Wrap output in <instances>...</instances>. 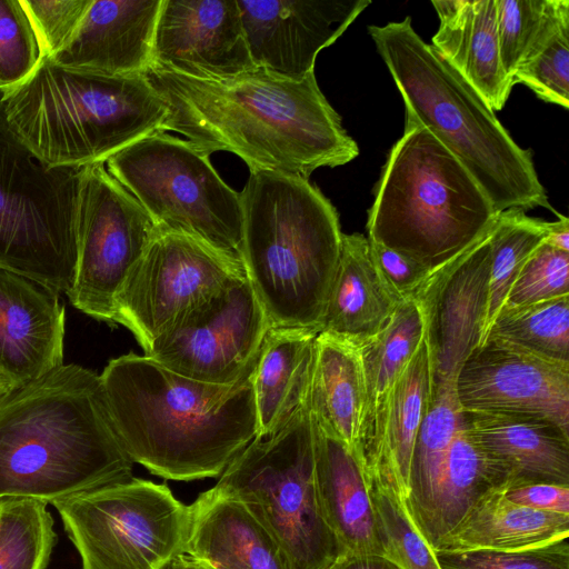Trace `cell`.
<instances>
[{
  "mask_svg": "<svg viewBox=\"0 0 569 569\" xmlns=\"http://www.w3.org/2000/svg\"><path fill=\"white\" fill-rule=\"evenodd\" d=\"M144 76L167 104L163 132L181 133L209 156L231 152L250 172L309 179L319 168L343 166L359 154L315 72L296 80L256 67L204 80L150 67Z\"/></svg>",
  "mask_w": 569,
  "mask_h": 569,
  "instance_id": "1",
  "label": "cell"
},
{
  "mask_svg": "<svg viewBox=\"0 0 569 569\" xmlns=\"http://www.w3.org/2000/svg\"><path fill=\"white\" fill-rule=\"evenodd\" d=\"M319 331L301 327H271L251 372L257 436L278 431L309 393Z\"/></svg>",
  "mask_w": 569,
  "mask_h": 569,
  "instance_id": "28",
  "label": "cell"
},
{
  "mask_svg": "<svg viewBox=\"0 0 569 569\" xmlns=\"http://www.w3.org/2000/svg\"><path fill=\"white\" fill-rule=\"evenodd\" d=\"M431 397L425 337L365 428L360 459L367 476L390 483L406 503L418 432Z\"/></svg>",
  "mask_w": 569,
  "mask_h": 569,
  "instance_id": "22",
  "label": "cell"
},
{
  "mask_svg": "<svg viewBox=\"0 0 569 569\" xmlns=\"http://www.w3.org/2000/svg\"><path fill=\"white\" fill-rule=\"evenodd\" d=\"M100 375L76 363L0 396V501L52 505L131 479Z\"/></svg>",
  "mask_w": 569,
  "mask_h": 569,
  "instance_id": "2",
  "label": "cell"
},
{
  "mask_svg": "<svg viewBox=\"0 0 569 569\" xmlns=\"http://www.w3.org/2000/svg\"><path fill=\"white\" fill-rule=\"evenodd\" d=\"M558 220L549 222V232L545 242L556 249L569 252V219L557 213Z\"/></svg>",
  "mask_w": 569,
  "mask_h": 569,
  "instance_id": "46",
  "label": "cell"
},
{
  "mask_svg": "<svg viewBox=\"0 0 569 569\" xmlns=\"http://www.w3.org/2000/svg\"><path fill=\"white\" fill-rule=\"evenodd\" d=\"M368 242L372 263L392 296L400 303L413 299L432 271L380 243Z\"/></svg>",
  "mask_w": 569,
  "mask_h": 569,
  "instance_id": "43",
  "label": "cell"
},
{
  "mask_svg": "<svg viewBox=\"0 0 569 569\" xmlns=\"http://www.w3.org/2000/svg\"><path fill=\"white\" fill-rule=\"evenodd\" d=\"M151 67L204 80L254 69L237 0H162Z\"/></svg>",
  "mask_w": 569,
  "mask_h": 569,
  "instance_id": "18",
  "label": "cell"
},
{
  "mask_svg": "<svg viewBox=\"0 0 569 569\" xmlns=\"http://www.w3.org/2000/svg\"><path fill=\"white\" fill-rule=\"evenodd\" d=\"M562 2L496 0L500 59L511 82L517 68L551 23Z\"/></svg>",
  "mask_w": 569,
  "mask_h": 569,
  "instance_id": "38",
  "label": "cell"
},
{
  "mask_svg": "<svg viewBox=\"0 0 569 569\" xmlns=\"http://www.w3.org/2000/svg\"><path fill=\"white\" fill-rule=\"evenodd\" d=\"M422 340L421 311L410 299L397 307L375 338L359 347L367 391L365 428Z\"/></svg>",
  "mask_w": 569,
  "mask_h": 569,
  "instance_id": "32",
  "label": "cell"
},
{
  "mask_svg": "<svg viewBox=\"0 0 569 569\" xmlns=\"http://www.w3.org/2000/svg\"><path fill=\"white\" fill-rule=\"evenodd\" d=\"M240 193L241 262L272 327L317 329L342 232L331 201L309 179L253 171Z\"/></svg>",
  "mask_w": 569,
  "mask_h": 569,
  "instance_id": "5",
  "label": "cell"
},
{
  "mask_svg": "<svg viewBox=\"0 0 569 569\" xmlns=\"http://www.w3.org/2000/svg\"><path fill=\"white\" fill-rule=\"evenodd\" d=\"M368 480L382 555L400 569H441L397 490L378 478L368 476Z\"/></svg>",
  "mask_w": 569,
  "mask_h": 569,
  "instance_id": "37",
  "label": "cell"
},
{
  "mask_svg": "<svg viewBox=\"0 0 569 569\" xmlns=\"http://www.w3.org/2000/svg\"><path fill=\"white\" fill-rule=\"evenodd\" d=\"M463 411L551 421L569 432V362L487 338L456 378Z\"/></svg>",
  "mask_w": 569,
  "mask_h": 569,
  "instance_id": "15",
  "label": "cell"
},
{
  "mask_svg": "<svg viewBox=\"0 0 569 569\" xmlns=\"http://www.w3.org/2000/svg\"><path fill=\"white\" fill-rule=\"evenodd\" d=\"M462 422L463 412L458 401L456 383L431 389L430 402L413 450L410 493L405 503L417 528L429 510L450 447Z\"/></svg>",
  "mask_w": 569,
  "mask_h": 569,
  "instance_id": "31",
  "label": "cell"
},
{
  "mask_svg": "<svg viewBox=\"0 0 569 569\" xmlns=\"http://www.w3.org/2000/svg\"><path fill=\"white\" fill-rule=\"evenodd\" d=\"M162 0H92L70 41L48 60L108 74H144Z\"/></svg>",
  "mask_w": 569,
  "mask_h": 569,
  "instance_id": "20",
  "label": "cell"
},
{
  "mask_svg": "<svg viewBox=\"0 0 569 569\" xmlns=\"http://www.w3.org/2000/svg\"><path fill=\"white\" fill-rule=\"evenodd\" d=\"M60 296L39 280L0 267V377L12 388L63 365Z\"/></svg>",
  "mask_w": 569,
  "mask_h": 569,
  "instance_id": "19",
  "label": "cell"
},
{
  "mask_svg": "<svg viewBox=\"0 0 569 569\" xmlns=\"http://www.w3.org/2000/svg\"><path fill=\"white\" fill-rule=\"evenodd\" d=\"M251 372L213 385L131 352L111 359L100 378L131 460L161 478L191 481L219 477L256 438Z\"/></svg>",
  "mask_w": 569,
  "mask_h": 569,
  "instance_id": "3",
  "label": "cell"
},
{
  "mask_svg": "<svg viewBox=\"0 0 569 569\" xmlns=\"http://www.w3.org/2000/svg\"><path fill=\"white\" fill-rule=\"evenodd\" d=\"M325 569H400L383 555L342 553Z\"/></svg>",
  "mask_w": 569,
  "mask_h": 569,
  "instance_id": "45",
  "label": "cell"
},
{
  "mask_svg": "<svg viewBox=\"0 0 569 569\" xmlns=\"http://www.w3.org/2000/svg\"><path fill=\"white\" fill-rule=\"evenodd\" d=\"M510 501L531 509L569 515V486L531 483L502 490Z\"/></svg>",
  "mask_w": 569,
  "mask_h": 569,
  "instance_id": "44",
  "label": "cell"
},
{
  "mask_svg": "<svg viewBox=\"0 0 569 569\" xmlns=\"http://www.w3.org/2000/svg\"><path fill=\"white\" fill-rule=\"evenodd\" d=\"M441 569H569V538L520 551L435 550Z\"/></svg>",
  "mask_w": 569,
  "mask_h": 569,
  "instance_id": "40",
  "label": "cell"
},
{
  "mask_svg": "<svg viewBox=\"0 0 569 569\" xmlns=\"http://www.w3.org/2000/svg\"><path fill=\"white\" fill-rule=\"evenodd\" d=\"M183 553L209 569H292L282 548L248 510L213 487L189 505Z\"/></svg>",
  "mask_w": 569,
  "mask_h": 569,
  "instance_id": "23",
  "label": "cell"
},
{
  "mask_svg": "<svg viewBox=\"0 0 569 569\" xmlns=\"http://www.w3.org/2000/svg\"><path fill=\"white\" fill-rule=\"evenodd\" d=\"M497 216L461 162L406 118L368 210V239L435 271L481 238Z\"/></svg>",
  "mask_w": 569,
  "mask_h": 569,
  "instance_id": "7",
  "label": "cell"
},
{
  "mask_svg": "<svg viewBox=\"0 0 569 569\" xmlns=\"http://www.w3.org/2000/svg\"><path fill=\"white\" fill-rule=\"evenodd\" d=\"M569 538V515L517 505L501 489L480 497L435 550L520 551Z\"/></svg>",
  "mask_w": 569,
  "mask_h": 569,
  "instance_id": "29",
  "label": "cell"
},
{
  "mask_svg": "<svg viewBox=\"0 0 569 569\" xmlns=\"http://www.w3.org/2000/svg\"><path fill=\"white\" fill-rule=\"evenodd\" d=\"M271 327L243 274L153 340L144 352L184 377L231 385L251 372Z\"/></svg>",
  "mask_w": 569,
  "mask_h": 569,
  "instance_id": "14",
  "label": "cell"
},
{
  "mask_svg": "<svg viewBox=\"0 0 569 569\" xmlns=\"http://www.w3.org/2000/svg\"><path fill=\"white\" fill-rule=\"evenodd\" d=\"M399 305L372 263L368 238L343 233L320 332L361 347L388 325Z\"/></svg>",
  "mask_w": 569,
  "mask_h": 569,
  "instance_id": "26",
  "label": "cell"
},
{
  "mask_svg": "<svg viewBox=\"0 0 569 569\" xmlns=\"http://www.w3.org/2000/svg\"><path fill=\"white\" fill-rule=\"evenodd\" d=\"M548 232V221L529 217L522 209L512 208L498 213L490 230L491 264L486 338L518 273L532 252L545 242Z\"/></svg>",
  "mask_w": 569,
  "mask_h": 569,
  "instance_id": "34",
  "label": "cell"
},
{
  "mask_svg": "<svg viewBox=\"0 0 569 569\" xmlns=\"http://www.w3.org/2000/svg\"><path fill=\"white\" fill-rule=\"evenodd\" d=\"M368 32L402 97L406 118L461 162L497 213L553 210L530 151L515 142L480 94L420 38L410 17L369 26Z\"/></svg>",
  "mask_w": 569,
  "mask_h": 569,
  "instance_id": "4",
  "label": "cell"
},
{
  "mask_svg": "<svg viewBox=\"0 0 569 569\" xmlns=\"http://www.w3.org/2000/svg\"><path fill=\"white\" fill-rule=\"evenodd\" d=\"M13 389L9 382H7L3 378L0 377V396L6 393L7 391Z\"/></svg>",
  "mask_w": 569,
  "mask_h": 569,
  "instance_id": "48",
  "label": "cell"
},
{
  "mask_svg": "<svg viewBox=\"0 0 569 569\" xmlns=\"http://www.w3.org/2000/svg\"><path fill=\"white\" fill-rule=\"evenodd\" d=\"M312 423L317 497L341 555H382L369 480L360 459L313 420Z\"/></svg>",
  "mask_w": 569,
  "mask_h": 569,
  "instance_id": "25",
  "label": "cell"
},
{
  "mask_svg": "<svg viewBox=\"0 0 569 569\" xmlns=\"http://www.w3.org/2000/svg\"><path fill=\"white\" fill-rule=\"evenodd\" d=\"M0 88V267L60 293L77 262L79 169L49 168L8 124Z\"/></svg>",
  "mask_w": 569,
  "mask_h": 569,
  "instance_id": "10",
  "label": "cell"
},
{
  "mask_svg": "<svg viewBox=\"0 0 569 569\" xmlns=\"http://www.w3.org/2000/svg\"><path fill=\"white\" fill-rule=\"evenodd\" d=\"M77 262L67 292L83 313L116 323V301L159 230L104 163L79 169Z\"/></svg>",
  "mask_w": 569,
  "mask_h": 569,
  "instance_id": "12",
  "label": "cell"
},
{
  "mask_svg": "<svg viewBox=\"0 0 569 569\" xmlns=\"http://www.w3.org/2000/svg\"><path fill=\"white\" fill-rule=\"evenodd\" d=\"M1 90L9 127L49 168L104 163L129 144L163 132L168 116L144 74H108L48 59Z\"/></svg>",
  "mask_w": 569,
  "mask_h": 569,
  "instance_id": "6",
  "label": "cell"
},
{
  "mask_svg": "<svg viewBox=\"0 0 569 569\" xmlns=\"http://www.w3.org/2000/svg\"><path fill=\"white\" fill-rule=\"evenodd\" d=\"M243 274L239 261L204 243L159 231L117 298L116 323L146 350Z\"/></svg>",
  "mask_w": 569,
  "mask_h": 569,
  "instance_id": "13",
  "label": "cell"
},
{
  "mask_svg": "<svg viewBox=\"0 0 569 569\" xmlns=\"http://www.w3.org/2000/svg\"><path fill=\"white\" fill-rule=\"evenodd\" d=\"M256 67L290 79L315 72L318 53L331 46L371 3L369 0H237Z\"/></svg>",
  "mask_w": 569,
  "mask_h": 569,
  "instance_id": "17",
  "label": "cell"
},
{
  "mask_svg": "<svg viewBox=\"0 0 569 569\" xmlns=\"http://www.w3.org/2000/svg\"><path fill=\"white\" fill-rule=\"evenodd\" d=\"M308 406L313 422L360 459L367 391L359 347L318 333Z\"/></svg>",
  "mask_w": 569,
  "mask_h": 569,
  "instance_id": "27",
  "label": "cell"
},
{
  "mask_svg": "<svg viewBox=\"0 0 569 569\" xmlns=\"http://www.w3.org/2000/svg\"><path fill=\"white\" fill-rule=\"evenodd\" d=\"M439 28L430 47L493 110L513 87L500 59L496 0H433Z\"/></svg>",
  "mask_w": 569,
  "mask_h": 569,
  "instance_id": "24",
  "label": "cell"
},
{
  "mask_svg": "<svg viewBox=\"0 0 569 569\" xmlns=\"http://www.w3.org/2000/svg\"><path fill=\"white\" fill-rule=\"evenodd\" d=\"M491 227L468 249L432 271L413 297L423 321L431 389L456 383L465 360L486 339Z\"/></svg>",
  "mask_w": 569,
  "mask_h": 569,
  "instance_id": "16",
  "label": "cell"
},
{
  "mask_svg": "<svg viewBox=\"0 0 569 569\" xmlns=\"http://www.w3.org/2000/svg\"><path fill=\"white\" fill-rule=\"evenodd\" d=\"M40 60L37 38L19 0H0V88L23 80Z\"/></svg>",
  "mask_w": 569,
  "mask_h": 569,
  "instance_id": "41",
  "label": "cell"
},
{
  "mask_svg": "<svg viewBox=\"0 0 569 569\" xmlns=\"http://www.w3.org/2000/svg\"><path fill=\"white\" fill-rule=\"evenodd\" d=\"M166 569H209L200 561L193 559L187 553H179L176 556Z\"/></svg>",
  "mask_w": 569,
  "mask_h": 569,
  "instance_id": "47",
  "label": "cell"
},
{
  "mask_svg": "<svg viewBox=\"0 0 569 569\" xmlns=\"http://www.w3.org/2000/svg\"><path fill=\"white\" fill-rule=\"evenodd\" d=\"M209 157L188 140L156 132L104 166L160 232L187 236L242 264L240 193L220 178Z\"/></svg>",
  "mask_w": 569,
  "mask_h": 569,
  "instance_id": "9",
  "label": "cell"
},
{
  "mask_svg": "<svg viewBox=\"0 0 569 569\" xmlns=\"http://www.w3.org/2000/svg\"><path fill=\"white\" fill-rule=\"evenodd\" d=\"M219 477L213 488L248 508L292 569H325L341 555L317 497L308 399L278 431L256 437Z\"/></svg>",
  "mask_w": 569,
  "mask_h": 569,
  "instance_id": "8",
  "label": "cell"
},
{
  "mask_svg": "<svg viewBox=\"0 0 569 569\" xmlns=\"http://www.w3.org/2000/svg\"><path fill=\"white\" fill-rule=\"evenodd\" d=\"M52 506L81 569H166L184 550L189 506L166 483L132 477Z\"/></svg>",
  "mask_w": 569,
  "mask_h": 569,
  "instance_id": "11",
  "label": "cell"
},
{
  "mask_svg": "<svg viewBox=\"0 0 569 569\" xmlns=\"http://www.w3.org/2000/svg\"><path fill=\"white\" fill-rule=\"evenodd\" d=\"M565 296H569V252L543 242L525 262L503 306H527Z\"/></svg>",
  "mask_w": 569,
  "mask_h": 569,
  "instance_id": "39",
  "label": "cell"
},
{
  "mask_svg": "<svg viewBox=\"0 0 569 569\" xmlns=\"http://www.w3.org/2000/svg\"><path fill=\"white\" fill-rule=\"evenodd\" d=\"M487 338L509 342L550 360L569 362V296L527 306H503Z\"/></svg>",
  "mask_w": 569,
  "mask_h": 569,
  "instance_id": "33",
  "label": "cell"
},
{
  "mask_svg": "<svg viewBox=\"0 0 569 569\" xmlns=\"http://www.w3.org/2000/svg\"><path fill=\"white\" fill-rule=\"evenodd\" d=\"M47 503L0 501V569H46L57 535Z\"/></svg>",
  "mask_w": 569,
  "mask_h": 569,
  "instance_id": "35",
  "label": "cell"
},
{
  "mask_svg": "<svg viewBox=\"0 0 569 569\" xmlns=\"http://www.w3.org/2000/svg\"><path fill=\"white\" fill-rule=\"evenodd\" d=\"M92 0H19L38 41L41 59L59 52L73 37Z\"/></svg>",
  "mask_w": 569,
  "mask_h": 569,
  "instance_id": "42",
  "label": "cell"
},
{
  "mask_svg": "<svg viewBox=\"0 0 569 569\" xmlns=\"http://www.w3.org/2000/svg\"><path fill=\"white\" fill-rule=\"evenodd\" d=\"M463 426L496 472L501 490L569 486V432L542 419L463 411Z\"/></svg>",
  "mask_w": 569,
  "mask_h": 569,
  "instance_id": "21",
  "label": "cell"
},
{
  "mask_svg": "<svg viewBox=\"0 0 569 569\" xmlns=\"http://www.w3.org/2000/svg\"><path fill=\"white\" fill-rule=\"evenodd\" d=\"M492 489H501L500 481L462 422L450 447L429 510L418 530L435 550L477 500Z\"/></svg>",
  "mask_w": 569,
  "mask_h": 569,
  "instance_id": "30",
  "label": "cell"
},
{
  "mask_svg": "<svg viewBox=\"0 0 569 569\" xmlns=\"http://www.w3.org/2000/svg\"><path fill=\"white\" fill-rule=\"evenodd\" d=\"M513 84L528 87L542 101L569 108V1L517 68Z\"/></svg>",
  "mask_w": 569,
  "mask_h": 569,
  "instance_id": "36",
  "label": "cell"
}]
</instances>
